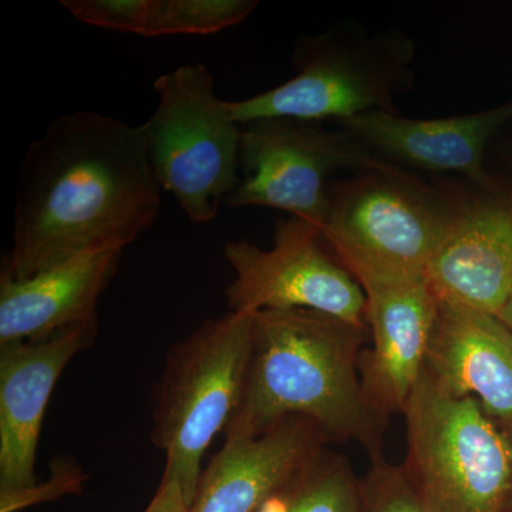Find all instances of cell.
I'll return each instance as SVG.
<instances>
[{
  "mask_svg": "<svg viewBox=\"0 0 512 512\" xmlns=\"http://www.w3.org/2000/svg\"><path fill=\"white\" fill-rule=\"evenodd\" d=\"M154 90L157 109L140 127L158 183L188 220L208 224L241 181L242 126L205 64L161 74Z\"/></svg>",
  "mask_w": 512,
  "mask_h": 512,
  "instance_id": "obj_6",
  "label": "cell"
},
{
  "mask_svg": "<svg viewBox=\"0 0 512 512\" xmlns=\"http://www.w3.org/2000/svg\"><path fill=\"white\" fill-rule=\"evenodd\" d=\"M512 121V101L494 109L447 117L406 119L369 113L339 123L373 154L400 168L453 173L478 190H501L484 168L485 151L498 131Z\"/></svg>",
  "mask_w": 512,
  "mask_h": 512,
  "instance_id": "obj_13",
  "label": "cell"
},
{
  "mask_svg": "<svg viewBox=\"0 0 512 512\" xmlns=\"http://www.w3.org/2000/svg\"><path fill=\"white\" fill-rule=\"evenodd\" d=\"M328 441L315 421L292 416L256 437H225L202 471L190 512H256Z\"/></svg>",
  "mask_w": 512,
  "mask_h": 512,
  "instance_id": "obj_14",
  "label": "cell"
},
{
  "mask_svg": "<svg viewBox=\"0 0 512 512\" xmlns=\"http://www.w3.org/2000/svg\"><path fill=\"white\" fill-rule=\"evenodd\" d=\"M403 464L431 512H505L511 491L507 436L481 404L421 375L403 412Z\"/></svg>",
  "mask_w": 512,
  "mask_h": 512,
  "instance_id": "obj_7",
  "label": "cell"
},
{
  "mask_svg": "<svg viewBox=\"0 0 512 512\" xmlns=\"http://www.w3.org/2000/svg\"><path fill=\"white\" fill-rule=\"evenodd\" d=\"M359 480L346 458L320 448L256 512H359Z\"/></svg>",
  "mask_w": 512,
  "mask_h": 512,
  "instance_id": "obj_17",
  "label": "cell"
},
{
  "mask_svg": "<svg viewBox=\"0 0 512 512\" xmlns=\"http://www.w3.org/2000/svg\"><path fill=\"white\" fill-rule=\"evenodd\" d=\"M161 191L140 126L89 110L60 116L20 168L2 272L22 281L86 252L124 251L156 224Z\"/></svg>",
  "mask_w": 512,
  "mask_h": 512,
  "instance_id": "obj_1",
  "label": "cell"
},
{
  "mask_svg": "<svg viewBox=\"0 0 512 512\" xmlns=\"http://www.w3.org/2000/svg\"><path fill=\"white\" fill-rule=\"evenodd\" d=\"M426 276L440 301L497 316L512 292V197L460 198Z\"/></svg>",
  "mask_w": 512,
  "mask_h": 512,
  "instance_id": "obj_12",
  "label": "cell"
},
{
  "mask_svg": "<svg viewBox=\"0 0 512 512\" xmlns=\"http://www.w3.org/2000/svg\"><path fill=\"white\" fill-rule=\"evenodd\" d=\"M366 296L372 348L360 355L363 393L379 419L403 413L423 375L439 298L426 275H353Z\"/></svg>",
  "mask_w": 512,
  "mask_h": 512,
  "instance_id": "obj_10",
  "label": "cell"
},
{
  "mask_svg": "<svg viewBox=\"0 0 512 512\" xmlns=\"http://www.w3.org/2000/svg\"><path fill=\"white\" fill-rule=\"evenodd\" d=\"M99 323L42 342L0 346V495L35 487V463L47 404L74 356L92 348Z\"/></svg>",
  "mask_w": 512,
  "mask_h": 512,
  "instance_id": "obj_11",
  "label": "cell"
},
{
  "mask_svg": "<svg viewBox=\"0 0 512 512\" xmlns=\"http://www.w3.org/2000/svg\"><path fill=\"white\" fill-rule=\"evenodd\" d=\"M144 512H190L183 487L173 474L164 471L160 487Z\"/></svg>",
  "mask_w": 512,
  "mask_h": 512,
  "instance_id": "obj_22",
  "label": "cell"
},
{
  "mask_svg": "<svg viewBox=\"0 0 512 512\" xmlns=\"http://www.w3.org/2000/svg\"><path fill=\"white\" fill-rule=\"evenodd\" d=\"M507 157H508V160H510V163L512 164V144L510 147H508Z\"/></svg>",
  "mask_w": 512,
  "mask_h": 512,
  "instance_id": "obj_25",
  "label": "cell"
},
{
  "mask_svg": "<svg viewBox=\"0 0 512 512\" xmlns=\"http://www.w3.org/2000/svg\"><path fill=\"white\" fill-rule=\"evenodd\" d=\"M224 255L235 275L227 288L232 312L309 309L367 328L362 286L326 252L311 222L285 218L276 224L272 248L234 241L225 245Z\"/></svg>",
  "mask_w": 512,
  "mask_h": 512,
  "instance_id": "obj_9",
  "label": "cell"
},
{
  "mask_svg": "<svg viewBox=\"0 0 512 512\" xmlns=\"http://www.w3.org/2000/svg\"><path fill=\"white\" fill-rule=\"evenodd\" d=\"M84 476L79 468L63 464L56 470L47 483L35 485L20 493L0 495V512H18L45 501L56 500L62 495L79 493L82 490Z\"/></svg>",
  "mask_w": 512,
  "mask_h": 512,
  "instance_id": "obj_21",
  "label": "cell"
},
{
  "mask_svg": "<svg viewBox=\"0 0 512 512\" xmlns=\"http://www.w3.org/2000/svg\"><path fill=\"white\" fill-rule=\"evenodd\" d=\"M352 133L293 119L258 120L242 126L244 177L225 200L228 207H268L322 227L328 180L339 171L380 163Z\"/></svg>",
  "mask_w": 512,
  "mask_h": 512,
  "instance_id": "obj_8",
  "label": "cell"
},
{
  "mask_svg": "<svg viewBox=\"0 0 512 512\" xmlns=\"http://www.w3.org/2000/svg\"><path fill=\"white\" fill-rule=\"evenodd\" d=\"M60 5L84 25L144 36L148 0H62Z\"/></svg>",
  "mask_w": 512,
  "mask_h": 512,
  "instance_id": "obj_20",
  "label": "cell"
},
{
  "mask_svg": "<svg viewBox=\"0 0 512 512\" xmlns=\"http://www.w3.org/2000/svg\"><path fill=\"white\" fill-rule=\"evenodd\" d=\"M123 249L73 256L16 281L0 274V346L42 342L66 330L99 323L97 302L110 284Z\"/></svg>",
  "mask_w": 512,
  "mask_h": 512,
  "instance_id": "obj_16",
  "label": "cell"
},
{
  "mask_svg": "<svg viewBox=\"0 0 512 512\" xmlns=\"http://www.w3.org/2000/svg\"><path fill=\"white\" fill-rule=\"evenodd\" d=\"M424 373L444 393L471 397L512 421V330L491 313L439 299Z\"/></svg>",
  "mask_w": 512,
  "mask_h": 512,
  "instance_id": "obj_15",
  "label": "cell"
},
{
  "mask_svg": "<svg viewBox=\"0 0 512 512\" xmlns=\"http://www.w3.org/2000/svg\"><path fill=\"white\" fill-rule=\"evenodd\" d=\"M369 457V470L359 480V512H431L403 466L383 453Z\"/></svg>",
  "mask_w": 512,
  "mask_h": 512,
  "instance_id": "obj_19",
  "label": "cell"
},
{
  "mask_svg": "<svg viewBox=\"0 0 512 512\" xmlns=\"http://www.w3.org/2000/svg\"><path fill=\"white\" fill-rule=\"evenodd\" d=\"M497 318L504 322L512 330V292L508 296L507 302L503 306L500 312H498Z\"/></svg>",
  "mask_w": 512,
  "mask_h": 512,
  "instance_id": "obj_23",
  "label": "cell"
},
{
  "mask_svg": "<svg viewBox=\"0 0 512 512\" xmlns=\"http://www.w3.org/2000/svg\"><path fill=\"white\" fill-rule=\"evenodd\" d=\"M254 316L231 311L207 320L165 359L154 392L151 441L164 451V471L180 481L190 508L202 457L241 403Z\"/></svg>",
  "mask_w": 512,
  "mask_h": 512,
  "instance_id": "obj_3",
  "label": "cell"
},
{
  "mask_svg": "<svg viewBox=\"0 0 512 512\" xmlns=\"http://www.w3.org/2000/svg\"><path fill=\"white\" fill-rule=\"evenodd\" d=\"M256 0H148L144 36H207L241 25Z\"/></svg>",
  "mask_w": 512,
  "mask_h": 512,
  "instance_id": "obj_18",
  "label": "cell"
},
{
  "mask_svg": "<svg viewBox=\"0 0 512 512\" xmlns=\"http://www.w3.org/2000/svg\"><path fill=\"white\" fill-rule=\"evenodd\" d=\"M412 40L397 32L369 36L332 29L303 36L293 53L296 76L268 92L228 101L238 124L258 120L342 121L369 113L399 114L397 94L413 83Z\"/></svg>",
  "mask_w": 512,
  "mask_h": 512,
  "instance_id": "obj_5",
  "label": "cell"
},
{
  "mask_svg": "<svg viewBox=\"0 0 512 512\" xmlns=\"http://www.w3.org/2000/svg\"><path fill=\"white\" fill-rule=\"evenodd\" d=\"M458 200L380 161L329 188L319 231L352 275H426Z\"/></svg>",
  "mask_w": 512,
  "mask_h": 512,
  "instance_id": "obj_4",
  "label": "cell"
},
{
  "mask_svg": "<svg viewBox=\"0 0 512 512\" xmlns=\"http://www.w3.org/2000/svg\"><path fill=\"white\" fill-rule=\"evenodd\" d=\"M367 336V328L309 309L256 312L244 392L225 437H256L301 416L328 440L382 453L384 421L367 404L357 373Z\"/></svg>",
  "mask_w": 512,
  "mask_h": 512,
  "instance_id": "obj_2",
  "label": "cell"
},
{
  "mask_svg": "<svg viewBox=\"0 0 512 512\" xmlns=\"http://www.w3.org/2000/svg\"><path fill=\"white\" fill-rule=\"evenodd\" d=\"M507 426V433H505V436H507L508 440V448H510V460H511V491H510V498H508V504H507V510L505 512H512V421L510 423L505 424Z\"/></svg>",
  "mask_w": 512,
  "mask_h": 512,
  "instance_id": "obj_24",
  "label": "cell"
}]
</instances>
